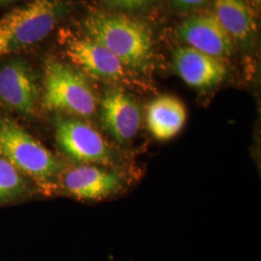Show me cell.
Wrapping results in <instances>:
<instances>
[{
  "mask_svg": "<svg viewBox=\"0 0 261 261\" xmlns=\"http://www.w3.org/2000/svg\"><path fill=\"white\" fill-rule=\"evenodd\" d=\"M84 27L89 38L109 49L123 65L141 70L148 64L152 38L142 22L125 16L95 13L85 19Z\"/></svg>",
  "mask_w": 261,
  "mask_h": 261,
  "instance_id": "cell-1",
  "label": "cell"
},
{
  "mask_svg": "<svg viewBox=\"0 0 261 261\" xmlns=\"http://www.w3.org/2000/svg\"><path fill=\"white\" fill-rule=\"evenodd\" d=\"M43 103L48 111L83 117L91 116L97 109L96 96L84 75L56 60L46 62Z\"/></svg>",
  "mask_w": 261,
  "mask_h": 261,
  "instance_id": "cell-2",
  "label": "cell"
},
{
  "mask_svg": "<svg viewBox=\"0 0 261 261\" xmlns=\"http://www.w3.org/2000/svg\"><path fill=\"white\" fill-rule=\"evenodd\" d=\"M0 156L32 177L47 180L59 166L54 155L28 132L10 118H0Z\"/></svg>",
  "mask_w": 261,
  "mask_h": 261,
  "instance_id": "cell-3",
  "label": "cell"
},
{
  "mask_svg": "<svg viewBox=\"0 0 261 261\" xmlns=\"http://www.w3.org/2000/svg\"><path fill=\"white\" fill-rule=\"evenodd\" d=\"M56 138L68 156L81 163H110L112 150L102 135L90 125L77 119H60Z\"/></svg>",
  "mask_w": 261,
  "mask_h": 261,
  "instance_id": "cell-4",
  "label": "cell"
},
{
  "mask_svg": "<svg viewBox=\"0 0 261 261\" xmlns=\"http://www.w3.org/2000/svg\"><path fill=\"white\" fill-rule=\"evenodd\" d=\"M62 0H33L22 8V15L11 42V51L31 47L55 29L65 14Z\"/></svg>",
  "mask_w": 261,
  "mask_h": 261,
  "instance_id": "cell-5",
  "label": "cell"
},
{
  "mask_svg": "<svg viewBox=\"0 0 261 261\" xmlns=\"http://www.w3.org/2000/svg\"><path fill=\"white\" fill-rule=\"evenodd\" d=\"M36 77L21 59H13L0 69V102L20 114H32L37 105Z\"/></svg>",
  "mask_w": 261,
  "mask_h": 261,
  "instance_id": "cell-6",
  "label": "cell"
},
{
  "mask_svg": "<svg viewBox=\"0 0 261 261\" xmlns=\"http://www.w3.org/2000/svg\"><path fill=\"white\" fill-rule=\"evenodd\" d=\"M178 36L187 47L219 59L233 53V40L213 14L198 15L184 20Z\"/></svg>",
  "mask_w": 261,
  "mask_h": 261,
  "instance_id": "cell-7",
  "label": "cell"
},
{
  "mask_svg": "<svg viewBox=\"0 0 261 261\" xmlns=\"http://www.w3.org/2000/svg\"><path fill=\"white\" fill-rule=\"evenodd\" d=\"M105 129L118 143H127L139 133L141 114L137 102L120 89L111 90L101 103Z\"/></svg>",
  "mask_w": 261,
  "mask_h": 261,
  "instance_id": "cell-8",
  "label": "cell"
},
{
  "mask_svg": "<svg viewBox=\"0 0 261 261\" xmlns=\"http://www.w3.org/2000/svg\"><path fill=\"white\" fill-rule=\"evenodd\" d=\"M173 64L179 76L196 89L215 87L226 75V67L219 58L190 47H179L175 50Z\"/></svg>",
  "mask_w": 261,
  "mask_h": 261,
  "instance_id": "cell-9",
  "label": "cell"
},
{
  "mask_svg": "<svg viewBox=\"0 0 261 261\" xmlns=\"http://www.w3.org/2000/svg\"><path fill=\"white\" fill-rule=\"evenodd\" d=\"M66 54L75 65L95 77L113 81L124 75V65L119 59L91 38L70 41Z\"/></svg>",
  "mask_w": 261,
  "mask_h": 261,
  "instance_id": "cell-10",
  "label": "cell"
},
{
  "mask_svg": "<svg viewBox=\"0 0 261 261\" xmlns=\"http://www.w3.org/2000/svg\"><path fill=\"white\" fill-rule=\"evenodd\" d=\"M122 186L117 173L93 166H80L64 177L66 191L79 199H101L116 193Z\"/></svg>",
  "mask_w": 261,
  "mask_h": 261,
  "instance_id": "cell-11",
  "label": "cell"
},
{
  "mask_svg": "<svg viewBox=\"0 0 261 261\" xmlns=\"http://www.w3.org/2000/svg\"><path fill=\"white\" fill-rule=\"evenodd\" d=\"M186 121L185 105L171 95L154 99L146 111L147 127L156 140H168L176 137Z\"/></svg>",
  "mask_w": 261,
  "mask_h": 261,
  "instance_id": "cell-12",
  "label": "cell"
},
{
  "mask_svg": "<svg viewBox=\"0 0 261 261\" xmlns=\"http://www.w3.org/2000/svg\"><path fill=\"white\" fill-rule=\"evenodd\" d=\"M213 15L237 42L249 43L255 33V20L245 0H214Z\"/></svg>",
  "mask_w": 261,
  "mask_h": 261,
  "instance_id": "cell-13",
  "label": "cell"
},
{
  "mask_svg": "<svg viewBox=\"0 0 261 261\" xmlns=\"http://www.w3.org/2000/svg\"><path fill=\"white\" fill-rule=\"evenodd\" d=\"M25 188L24 181L8 161L0 156V199L14 197Z\"/></svg>",
  "mask_w": 261,
  "mask_h": 261,
  "instance_id": "cell-14",
  "label": "cell"
},
{
  "mask_svg": "<svg viewBox=\"0 0 261 261\" xmlns=\"http://www.w3.org/2000/svg\"><path fill=\"white\" fill-rule=\"evenodd\" d=\"M22 15V8L12 10L0 18V58L11 53V42Z\"/></svg>",
  "mask_w": 261,
  "mask_h": 261,
  "instance_id": "cell-15",
  "label": "cell"
},
{
  "mask_svg": "<svg viewBox=\"0 0 261 261\" xmlns=\"http://www.w3.org/2000/svg\"><path fill=\"white\" fill-rule=\"evenodd\" d=\"M109 5L117 9L136 11L145 8L154 0H105Z\"/></svg>",
  "mask_w": 261,
  "mask_h": 261,
  "instance_id": "cell-16",
  "label": "cell"
},
{
  "mask_svg": "<svg viewBox=\"0 0 261 261\" xmlns=\"http://www.w3.org/2000/svg\"><path fill=\"white\" fill-rule=\"evenodd\" d=\"M173 5L180 10L196 9L205 4L207 0H172Z\"/></svg>",
  "mask_w": 261,
  "mask_h": 261,
  "instance_id": "cell-17",
  "label": "cell"
},
{
  "mask_svg": "<svg viewBox=\"0 0 261 261\" xmlns=\"http://www.w3.org/2000/svg\"><path fill=\"white\" fill-rule=\"evenodd\" d=\"M16 0H0V4H9Z\"/></svg>",
  "mask_w": 261,
  "mask_h": 261,
  "instance_id": "cell-18",
  "label": "cell"
},
{
  "mask_svg": "<svg viewBox=\"0 0 261 261\" xmlns=\"http://www.w3.org/2000/svg\"><path fill=\"white\" fill-rule=\"evenodd\" d=\"M254 1H255V3H257V4L260 3V0H254Z\"/></svg>",
  "mask_w": 261,
  "mask_h": 261,
  "instance_id": "cell-19",
  "label": "cell"
}]
</instances>
